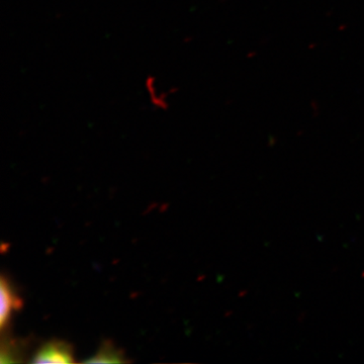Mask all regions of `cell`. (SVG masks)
Here are the masks:
<instances>
[{
    "mask_svg": "<svg viewBox=\"0 0 364 364\" xmlns=\"http://www.w3.org/2000/svg\"><path fill=\"white\" fill-rule=\"evenodd\" d=\"M86 363H129L123 350L117 348L112 341H104L92 358L85 360Z\"/></svg>",
    "mask_w": 364,
    "mask_h": 364,
    "instance_id": "3",
    "label": "cell"
},
{
    "mask_svg": "<svg viewBox=\"0 0 364 364\" xmlns=\"http://www.w3.org/2000/svg\"><path fill=\"white\" fill-rule=\"evenodd\" d=\"M0 298H1L0 328L4 332L6 328L9 327L14 314L20 311L23 306V299L16 293L13 284L6 275H2L1 282H0Z\"/></svg>",
    "mask_w": 364,
    "mask_h": 364,
    "instance_id": "2",
    "label": "cell"
},
{
    "mask_svg": "<svg viewBox=\"0 0 364 364\" xmlns=\"http://www.w3.org/2000/svg\"><path fill=\"white\" fill-rule=\"evenodd\" d=\"M146 87L148 90V95H149L150 102L153 107H156L158 109L164 111L168 107L167 104V93L163 91L162 93H158V87L156 85V79L149 77L146 80Z\"/></svg>",
    "mask_w": 364,
    "mask_h": 364,
    "instance_id": "5",
    "label": "cell"
},
{
    "mask_svg": "<svg viewBox=\"0 0 364 364\" xmlns=\"http://www.w3.org/2000/svg\"><path fill=\"white\" fill-rule=\"evenodd\" d=\"M25 342L23 340L9 338L4 340L0 352V363H23L25 356Z\"/></svg>",
    "mask_w": 364,
    "mask_h": 364,
    "instance_id": "4",
    "label": "cell"
},
{
    "mask_svg": "<svg viewBox=\"0 0 364 364\" xmlns=\"http://www.w3.org/2000/svg\"><path fill=\"white\" fill-rule=\"evenodd\" d=\"M32 363H73L74 349L70 343L63 340H51L46 342L33 354Z\"/></svg>",
    "mask_w": 364,
    "mask_h": 364,
    "instance_id": "1",
    "label": "cell"
}]
</instances>
